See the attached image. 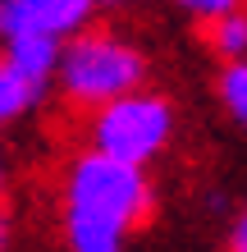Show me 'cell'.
Wrapping results in <instances>:
<instances>
[{"instance_id":"1","label":"cell","mask_w":247,"mask_h":252,"mask_svg":"<svg viewBox=\"0 0 247 252\" xmlns=\"http://www.w3.org/2000/svg\"><path fill=\"white\" fill-rule=\"evenodd\" d=\"M64 206L101 216V220H110V225H119L128 234V229L151 220V184L142 174V165H128V160L106 156V152H87L69 170Z\"/></svg>"},{"instance_id":"2","label":"cell","mask_w":247,"mask_h":252,"mask_svg":"<svg viewBox=\"0 0 247 252\" xmlns=\"http://www.w3.org/2000/svg\"><path fill=\"white\" fill-rule=\"evenodd\" d=\"M147 78V60L137 46L110 37V32H87L74 37L60 51V87L78 106H106L114 96H128Z\"/></svg>"},{"instance_id":"3","label":"cell","mask_w":247,"mask_h":252,"mask_svg":"<svg viewBox=\"0 0 247 252\" xmlns=\"http://www.w3.org/2000/svg\"><path fill=\"white\" fill-rule=\"evenodd\" d=\"M169 128H174L169 101L147 96V92H128V96H114L106 106H96L92 142H96V152H106V156L142 165V160H151L169 142Z\"/></svg>"},{"instance_id":"4","label":"cell","mask_w":247,"mask_h":252,"mask_svg":"<svg viewBox=\"0 0 247 252\" xmlns=\"http://www.w3.org/2000/svg\"><path fill=\"white\" fill-rule=\"evenodd\" d=\"M92 0H0V32L19 37V32H41V37H60L82 28Z\"/></svg>"},{"instance_id":"5","label":"cell","mask_w":247,"mask_h":252,"mask_svg":"<svg viewBox=\"0 0 247 252\" xmlns=\"http://www.w3.org/2000/svg\"><path fill=\"white\" fill-rule=\"evenodd\" d=\"M5 69L19 73L27 87H37L51 78V69H60V46L55 37H41V32H19L9 37V51H5Z\"/></svg>"},{"instance_id":"6","label":"cell","mask_w":247,"mask_h":252,"mask_svg":"<svg viewBox=\"0 0 247 252\" xmlns=\"http://www.w3.org/2000/svg\"><path fill=\"white\" fill-rule=\"evenodd\" d=\"M64 234L74 252H119V239H124L119 225L87 216V211H69V206H64Z\"/></svg>"},{"instance_id":"7","label":"cell","mask_w":247,"mask_h":252,"mask_svg":"<svg viewBox=\"0 0 247 252\" xmlns=\"http://www.w3.org/2000/svg\"><path fill=\"white\" fill-rule=\"evenodd\" d=\"M206 41L224 55V60H238V55L247 51V19L243 14H220V19H211Z\"/></svg>"},{"instance_id":"8","label":"cell","mask_w":247,"mask_h":252,"mask_svg":"<svg viewBox=\"0 0 247 252\" xmlns=\"http://www.w3.org/2000/svg\"><path fill=\"white\" fill-rule=\"evenodd\" d=\"M220 101H224V110L234 115L238 124H247V64L243 60L224 64V73H220Z\"/></svg>"},{"instance_id":"9","label":"cell","mask_w":247,"mask_h":252,"mask_svg":"<svg viewBox=\"0 0 247 252\" xmlns=\"http://www.w3.org/2000/svg\"><path fill=\"white\" fill-rule=\"evenodd\" d=\"M37 101V87H27L19 73H9L0 64V120H9V115H19L23 106H32Z\"/></svg>"},{"instance_id":"10","label":"cell","mask_w":247,"mask_h":252,"mask_svg":"<svg viewBox=\"0 0 247 252\" xmlns=\"http://www.w3.org/2000/svg\"><path fill=\"white\" fill-rule=\"evenodd\" d=\"M188 9H197V14H206V19H220V14H234L238 9V0H183Z\"/></svg>"},{"instance_id":"11","label":"cell","mask_w":247,"mask_h":252,"mask_svg":"<svg viewBox=\"0 0 247 252\" xmlns=\"http://www.w3.org/2000/svg\"><path fill=\"white\" fill-rule=\"evenodd\" d=\"M229 252H247V211L238 216V225H234V239H229Z\"/></svg>"},{"instance_id":"12","label":"cell","mask_w":247,"mask_h":252,"mask_svg":"<svg viewBox=\"0 0 247 252\" xmlns=\"http://www.w3.org/2000/svg\"><path fill=\"white\" fill-rule=\"evenodd\" d=\"M5 239H9V225H5V216H0V248H5Z\"/></svg>"}]
</instances>
